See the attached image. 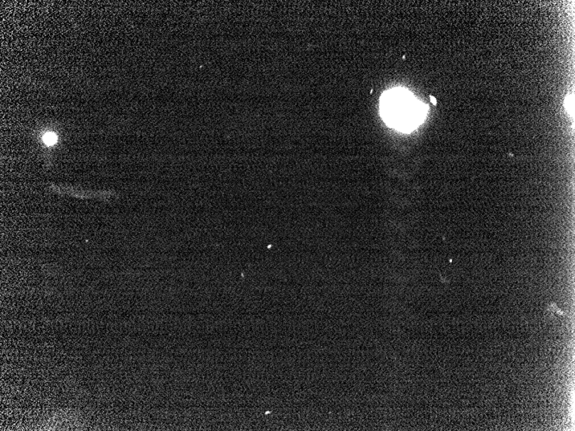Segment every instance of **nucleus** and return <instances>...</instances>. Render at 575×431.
Segmentation results:
<instances>
[{"label": "nucleus", "mask_w": 575, "mask_h": 431, "mask_svg": "<svg viewBox=\"0 0 575 431\" xmlns=\"http://www.w3.org/2000/svg\"><path fill=\"white\" fill-rule=\"evenodd\" d=\"M43 140L45 144H47L48 146H52L56 143L57 136L55 133L48 132L44 133Z\"/></svg>", "instance_id": "2"}, {"label": "nucleus", "mask_w": 575, "mask_h": 431, "mask_svg": "<svg viewBox=\"0 0 575 431\" xmlns=\"http://www.w3.org/2000/svg\"><path fill=\"white\" fill-rule=\"evenodd\" d=\"M381 114L390 127L409 132L423 123L426 111L425 105L409 92L395 89L382 97Z\"/></svg>", "instance_id": "1"}]
</instances>
